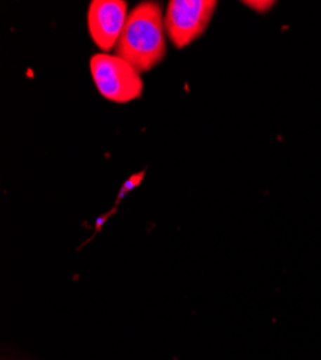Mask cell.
<instances>
[{
	"label": "cell",
	"instance_id": "obj_5",
	"mask_svg": "<svg viewBox=\"0 0 321 360\" xmlns=\"http://www.w3.org/2000/svg\"><path fill=\"white\" fill-rule=\"evenodd\" d=\"M143 174H144V173H140V174L131 176V179L129 180V182H126V184H124V186H123V191H122V193H120V198H122L123 195H126L129 191H131L134 186H137V185L141 182Z\"/></svg>",
	"mask_w": 321,
	"mask_h": 360
},
{
	"label": "cell",
	"instance_id": "obj_1",
	"mask_svg": "<svg viewBox=\"0 0 321 360\" xmlns=\"http://www.w3.org/2000/svg\"><path fill=\"white\" fill-rule=\"evenodd\" d=\"M115 52L140 74L159 65L166 55L162 5L141 2L129 15Z\"/></svg>",
	"mask_w": 321,
	"mask_h": 360
},
{
	"label": "cell",
	"instance_id": "obj_3",
	"mask_svg": "<svg viewBox=\"0 0 321 360\" xmlns=\"http://www.w3.org/2000/svg\"><path fill=\"white\" fill-rule=\"evenodd\" d=\"M218 2L214 0H171L164 16V29L171 44L182 49L205 34Z\"/></svg>",
	"mask_w": 321,
	"mask_h": 360
},
{
	"label": "cell",
	"instance_id": "obj_6",
	"mask_svg": "<svg viewBox=\"0 0 321 360\" xmlns=\"http://www.w3.org/2000/svg\"><path fill=\"white\" fill-rule=\"evenodd\" d=\"M245 5H248L249 8L258 11V12H267L268 9L273 8V2H245Z\"/></svg>",
	"mask_w": 321,
	"mask_h": 360
},
{
	"label": "cell",
	"instance_id": "obj_2",
	"mask_svg": "<svg viewBox=\"0 0 321 360\" xmlns=\"http://www.w3.org/2000/svg\"><path fill=\"white\" fill-rule=\"evenodd\" d=\"M100 94L114 103H129L143 93L140 72L119 55L97 53L90 61Z\"/></svg>",
	"mask_w": 321,
	"mask_h": 360
},
{
	"label": "cell",
	"instance_id": "obj_4",
	"mask_svg": "<svg viewBox=\"0 0 321 360\" xmlns=\"http://www.w3.org/2000/svg\"><path fill=\"white\" fill-rule=\"evenodd\" d=\"M127 2L123 0H94L89 9V31L101 51L117 46L127 22Z\"/></svg>",
	"mask_w": 321,
	"mask_h": 360
}]
</instances>
